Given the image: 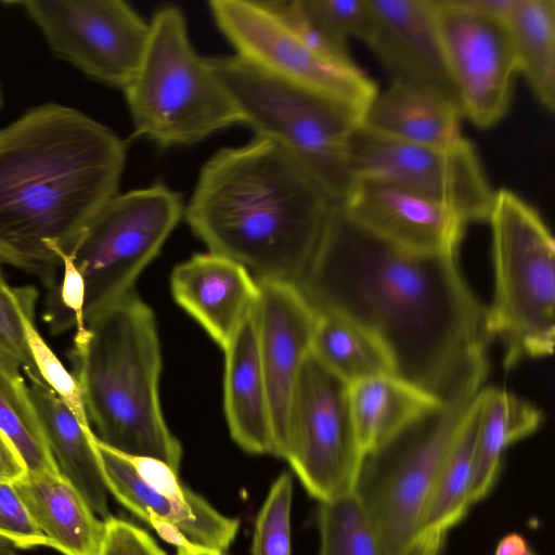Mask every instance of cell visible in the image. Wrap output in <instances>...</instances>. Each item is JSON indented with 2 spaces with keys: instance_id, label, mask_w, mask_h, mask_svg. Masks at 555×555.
<instances>
[{
  "instance_id": "1",
  "label": "cell",
  "mask_w": 555,
  "mask_h": 555,
  "mask_svg": "<svg viewBox=\"0 0 555 555\" xmlns=\"http://www.w3.org/2000/svg\"><path fill=\"white\" fill-rule=\"evenodd\" d=\"M297 285L315 311L359 325L383 348L395 375L441 402L488 377L487 307L457 254L392 244L335 202Z\"/></svg>"
},
{
  "instance_id": "4",
  "label": "cell",
  "mask_w": 555,
  "mask_h": 555,
  "mask_svg": "<svg viewBox=\"0 0 555 555\" xmlns=\"http://www.w3.org/2000/svg\"><path fill=\"white\" fill-rule=\"evenodd\" d=\"M69 352L95 437L179 472L182 448L159 400L162 352L153 310L135 289L98 314Z\"/></svg>"
},
{
  "instance_id": "29",
  "label": "cell",
  "mask_w": 555,
  "mask_h": 555,
  "mask_svg": "<svg viewBox=\"0 0 555 555\" xmlns=\"http://www.w3.org/2000/svg\"><path fill=\"white\" fill-rule=\"evenodd\" d=\"M477 396L465 415L438 476L418 539L425 535H446L447 531L465 516L472 505L470 488L477 424Z\"/></svg>"
},
{
  "instance_id": "25",
  "label": "cell",
  "mask_w": 555,
  "mask_h": 555,
  "mask_svg": "<svg viewBox=\"0 0 555 555\" xmlns=\"http://www.w3.org/2000/svg\"><path fill=\"white\" fill-rule=\"evenodd\" d=\"M541 410L499 387H482L477 396L470 502L485 498L500 472L506 448L532 434L541 424Z\"/></svg>"
},
{
  "instance_id": "14",
  "label": "cell",
  "mask_w": 555,
  "mask_h": 555,
  "mask_svg": "<svg viewBox=\"0 0 555 555\" xmlns=\"http://www.w3.org/2000/svg\"><path fill=\"white\" fill-rule=\"evenodd\" d=\"M94 446L107 491L164 540L176 546L186 538L219 550L232 543L238 521L183 486L168 464L119 452L96 437Z\"/></svg>"
},
{
  "instance_id": "39",
  "label": "cell",
  "mask_w": 555,
  "mask_h": 555,
  "mask_svg": "<svg viewBox=\"0 0 555 555\" xmlns=\"http://www.w3.org/2000/svg\"><path fill=\"white\" fill-rule=\"evenodd\" d=\"M444 537H425L417 541L411 555H440Z\"/></svg>"
},
{
  "instance_id": "21",
  "label": "cell",
  "mask_w": 555,
  "mask_h": 555,
  "mask_svg": "<svg viewBox=\"0 0 555 555\" xmlns=\"http://www.w3.org/2000/svg\"><path fill=\"white\" fill-rule=\"evenodd\" d=\"M460 105L441 92L401 81L378 92L361 126L395 140L437 147L453 146L465 138Z\"/></svg>"
},
{
  "instance_id": "13",
  "label": "cell",
  "mask_w": 555,
  "mask_h": 555,
  "mask_svg": "<svg viewBox=\"0 0 555 555\" xmlns=\"http://www.w3.org/2000/svg\"><path fill=\"white\" fill-rule=\"evenodd\" d=\"M354 179L404 186L443 202L468 223L488 221L495 191L468 140L437 147L395 140L359 125L350 142Z\"/></svg>"
},
{
  "instance_id": "31",
  "label": "cell",
  "mask_w": 555,
  "mask_h": 555,
  "mask_svg": "<svg viewBox=\"0 0 555 555\" xmlns=\"http://www.w3.org/2000/svg\"><path fill=\"white\" fill-rule=\"evenodd\" d=\"M11 296L22 322L27 348L39 376L61 398L81 425L91 428L78 380L56 357L36 325L37 289L33 286L11 287Z\"/></svg>"
},
{
  "instance_id": "27",
  "label": "cell",
  "mask_w": 555,
  "mask_h": 555,
  "mask_svg": "<svg viewBox=\"0 0 555 555\" xmlns=\"http://www.w3.org/2000/svg\"><path fill=\"white\" fill-rule=\"evenodd\" d=\"M22 373L16 362L0 353V434L26 472L61 474Z\"/></svg>"
},
{
  "instance_id": "24",
  "label": "cell",
  "mask_w": 555,
  "mask_h": 555,
  "mask_svg": "<svg viewBox=\"0 0 555 555\" xmlns=\"http://www.w3.org/2000/svg\"><path fill=\"white\" fill-rule=\"evenodd\" d=\"M348 397L353 427L364 454L441 403L393 373L372 375L348 385Z\"/></svg>"
},
{
  "instance_id": "5",
  "label": "cell",
  "mask_w": 555,
  "mask_h": 555,
  "mask_svg": "<svg viewBox=\"0 0 555 555\" xmlns=\"http://www.w3.org/2000/svg\"><path fill=\"white\" fill-rule=\"evenodd\" d=\"M207 60L242 124L278 143L335 202L343 201L354 181L350 142L360 120L330 98L237 54Z\"/></svg>"
},
{
  "instance_id": "12",
  "label": "cell",
  "mask_w": 555,
  "mask_h": 555,
  "mask_svg": "<svg viewBox=\"0 0 555 555\" xmlns=\"http://www.w3.org/2000/svg\"><path fill=\"white\" fill-rule=\"evenodd\" d=\"M53 53L88 77L124 89L142 59L149 24L121 0H24Z\"/></svg>"
},
{
  "instance_id": "16",
  "label": "cell",
  "mask_w": 555,
  "mask_h": 555,
  "mask_svg": "<svg viewBox=\"0 0 555 555\" xmlns=\"http://www.w3.org/2000/svg\"><path fill=\"white\" fill-rule=\"evenodd\" d=\"M340 204L366 230L422 253L457 254L469 224L443 202L374 179H354Z\"/></svg>"
},
{
  "instance_id": "40",
  "label": "cell",
  "mask_w": 555,
  "mask_h": 555,
  "mask_svg": "<svg viewBox=\"0 0 555 555\" xmlns=\"http://www.w3.org/2000/svg\"><path fill=\"white\" fill-rule=\"evenodd\" d=\"M176 547V555H224L222 550L193 543L188 539Z\"/></svg>"
},
{
  "instance_id": "37",
  "label": "cell",
  "mask_w": 555,
  "mask_h": 555,
  "mask_svg": "<svg viewBox=\"0 0 555 555\" xmlns=\"http://www.w3.org/2000/svg\"><path fill=\"white\" fill-rule=\"evenodd\" d=\"M26 473L21 457L0 434V483L14 482Z\"/></svg>"
},
{
  "instance_id": "17",
  "label": "cell",
  "mask_w": 555,
  "mask_h": 555,
  "mask_svg": "<svg viewBox=\"0 0 555 555\" xmlns=\"http://www.w3.org/2000/svg\"><path fill=\"white\" fill-rule=\"evenodd\" d=\"M256 280L258 344L272 417L273 455L281 457L287 409L301 365L310 352L317 311L297 284Z\"/></svg>"
},
{
  "instance_id": "20",
  "label": "cell",
  "mask_w": 555,
  "mask_h": 555,
  "mask_svg": "<svg viewBox=\"0 0 555 555\" xmlns=\"http://www.w3.org/2000/svg\"><path fill=\"white\" fill-rule=\"evenodd\" d=\"M223 352L224 412L230 435L246 452L273 455V426L259 353L256 305Z\"/></svg>"
},
{
  "instance_id": "7",
  "label": "cell",
  "mask_w": 555,
  "mask_h": 555,
  "mask_svg": "<svg viewBox=\"0 0 555 555\" xmlns=\"http://www.w3.org/2000/svg\"><path fill=\"white\" fill-rule=\"evenodd\" d=\"M491 228L493 294L487 307L490 339L506 369L545 358L555 343V243L540 214L516 193L495 191Z\"/></svg>"
},
{
  "instance_id": "32",
  "label": "cell",
  "mask_w": 555,
  "mask_h": 555,
  "mask_svg": "<svg viewBox=\"0 0 555 555\" xmlns=\"http://www.w3.org/2000/svg\"><path fill=\"white\" fill-rule=\"evenodd\" d=\"M292 490V477L284 472L272 485L258 514L254 555H291Z\"/></svg>"
},
{
  "instance_id": "18",
  "label": "cell",
  "mask_w": 555,
  "mask_h": 555,
  "mask_svg": "<svg viewBox=\"0 0 555 555\" xmlns=\"http://www.w3.org/2000/svg\"><path fill=\"white\" fill-rule=\"evenodd\" d=\"M370 4L374 28L367 46L392 81L437 90L459 104L433 0H370Z\"/></svg>"
},
{
  "instance_id": "9",
  "label": "cell",
  "mask_w": 555,
  "mask_h": 555,
  "mask_svg": "<svg viewBox=\"0 0 555 555\" xmlns=\"http://www.w3.org/2000/svg\"><path fill=\"white\" fill-rule=\"evenodd\" d=\"M183 216L181 195L163 183L117 193L96 211L68 253L85 282V325L134 289Z\"/></svg>"
},
{
  "instance_id": "30",
  "label": "cell",
  "mask_w": 555,
  "mask_h": 555,
  "mask_svg": "<svg viewBox=\"0 0 555 555\" xmlns=\"http://www.w3.org/2000/svg\"><path fill=\"white\" fill-rule=\"evenodd\" d=\"M320 555H384L356 491L322 502L319 508Z\"/></svg>"
},
{
  "instance_id": "26",
  "label": "cell",
  "mask_w": 555,
  "mask_h": 555,
  "mask_svg": "<svg viewBox=\"0 0 555 555\" xmlns=\"http://www.w3.org/2000/svg\"><path fill=\"white\" fill-rule=\"evenodd\" d=\"M518 73L548 112L555 107V0H514L504 17Z\"/></svg>"
},
{
  "instance_id": "15",
  "label": "cell",
  "mask_w": 555,
  "mask_h": 555,
  "mask_svg": "<svg viewBox=\"0 0 555 555\" xmlns=\"http://www.w3.org/2000/svg\"><path fill=\"white\" fill-rule=\"evenodd\" d=\"M443 55L463 117L489 128L507 113L518 74L503 17L433 0Z\"/></svg>"
},
{
  "instance_id": "6",
  "label": "cell",
  "mask_w": 555,
  "mask_h": 555,
  "mask_svg": "<svg viewBox=\"0 0 555 555\" xmlns=\"http://www.w3.org/2000/svg\"><path fill=\"white\" fill-rule=\"evenodd\" d=\"M149 26L138 69L122 89L135 133L171 147L242 124L208 60L192 47L180 9L162 7Z\"/></svg>"
},
{
  "instance_id": "19",
  "label": "cell",
  "mask_w": 555,
  "mask_h": 555,
  "mask_svg": "<svg viewBox=\"0 0 555 555\" xmlns=\"http://www.w3.org/2000/svg\"><path fill=\"white\" fill-rule=\"evenodd\" d=\"M170 288L175 301L222 350L259 296L257 280L245 267L212 251L176 266Z\"/></svg>"
},
{
  "instance_id": "22",
  "label": "cell",
  "mask_w": 555,
  "mask_h": 555,
  "mask_svg": "<svg viewBox=\"0 0 555 555\" xmlns=\"http://www.w3.org/2000/svg\"><path fill=\"white\" fill-rule=\"evenodd\" d=\"M46 439L62 476L103 520L111 517L91 428L85 427L38 376L25 377Z\"/></svg>"
},
{
  "instance_id": "42",
  "label": "cell",
  "mask_w": 555,
  "mask_h": 555,
  "mask_svg": "<svg viewBox=\"0 0 555 555\" xmlns=\"http://www.w3.org/2000/svg\"><path fill=\"white\" fill-rule=\"evenodd\" d=\"M2 105H3V92H2V87L0 83V108L2 107Z\"/></svg>"
},
{
  "instance_id": "10",
  "label": "cell",
  "mask_w": 555,
  "mask_h": 555,
  "mask_svg": "<svg viewBox=\"0 0 555 555\" xmlns=\"http://www.w3.org/2000/svg\"><path fill=\"white\" fill-rule=\"evenodd\" d=\"M363 456L348 385L310 351L291 396L281 457L322 503L354 490Z\"/></svg>"
},
{
  "instance_id": "36",
  "label": "cell",
  "mask_w": 555,
  "mask_h": 555,
  "mask_svg": "<svg viewBox=\"0 0 555 555\" xmlns=\"http://www.w3.org/2000/svg\"><path fill=\"white\" fill-rule=\"evenodd\" d=\"M99 555H167L144 530L126 520L111 516Z\"/></svg>"
},
{
  "instance_id": "35",
  "label": "cell",
  "mask_w": 555,
  "mask_h": 555,
  "mask_svg": "<svg viewBox=\"0 0 555 555\" xmlns=\"http://www.w3.org/2000/svg\"><path fill=\"white\" fill-rule=\"evenodd\" d=\"M0 261V353L16 362L24 376H39L26 345L24 331L11 287L5 281ZM41 378V377H40Z\"/></svg>"
},
{
  "instance_id": "38",
  "label": "cell",
  "mask_w": 555,
  "mask_h": 555,
  "mask_svg": "<svg viewBox=\"0 0 555 555\" xmlns=\"http://www.w3.org/2000/svg\"><path fill=\"white\" fill-rule=\"evenodd\" d=\"M495 555H535L519 534H508L498 544Z\"/></svg>"
},
{
  "instance_id": "41",
  "label": "cell",
  "mask_w": 555,
  "mask_h": 555,
  "mask_svg": "<svg viewBox=\"0 0 555 555\" xmlns=\"http://www.w3.org/2000/svg\"><path fill=\"white\" fill-rule=\"evenodd\" d=\"M0 555H18L15 550L11 546V544L4 540L0 539Z\"/></svg>"
},
{
  "instance_id": "34",
  "label": "cell",
  "mask_w": 555,
  "mask_h": 555,
  "mask_svg": "<svg viewBox=\"0 0 555 555\" xmlns=\"http://www.w3.org/2000/svg\"><path fill=\"white\" fill-rule=\"evenodd\" d=\"M0 539L22 548L50 546L48 538L28 513L12 482L0 483Z\"/></svg>"
},
{
  "instance_id": "23",
  "label": "cell",
  "mask_w": 555,
  "mask_h": 555,
  "mask_svg": "<svg viewBox=\"0 0 555 555\" xmlns=\"http://www.w3.org/2000/svg\"><path fill=\"white\" fill-rule=\"evenodd\" d=\"M12 485L50 547L64 555H99L105 521L61 474L26 472Z\"/></svg>"
},
{
  "instance_id": "8",
  "label": "cell",
  "mask_w": 555,
  "mask_h": 555,
  "mask_svg": "<svg viewBox=\"0 0 555 555\" xmlns=\"http://www.w3.org/2000/svg\"><path fill=\"white\" fill-rule=\"evenodd\" d=\"M486 380L468 384L364 454L354 491L384 555H411L443 463Z\"/></svg>"
},
{
  "instance_id": "3",
  "label": "cell",
  "mask_w": 555,
  "mask_h": 555,
  "mask_svg": "<svg viewBox=\"0 0 555 555\" xmlns=\"http://www.w3.org/2000/svg\"><path fill=\"white\" fill-rule=\"evenodd\" d=\"M335 201L278 143L255 137L216 152L184 209L209 251L267 279L298 284Z\"/></svg>"
},
{
  "instance_id": "33",
  "label": "cell",
  "mask_w": 555,
  "mask_h": 555,
  "mask_svg": "<svg viewBox=\"0 0 555 555\" xmlns=\"http://www.w3.org/2000/svg\"><path fill=\"white\" fill-rule=\"evenodd\" d=\"M305 12L325 33L347 43L357 38L369 43L374 28L370 0H299Z\"/></svg>"
},
{
  "instance_id": "28",
  "label": "cell",
  "mask_w": 555,
  "mask_h": 555,
  "mask_svg": "<svg viewBox=\"0 0 555 555\" xmlns=\"http://www.w3.org/2000/svg\"><path fill=\"white\" fill-rule=\"evenodd\" d=\"M310 351L347 385L392 373L379 344L359 325L335 313L317 311Z\"/></svg>"
},
{
  "instance_id": "11",
  "label": "cell",
  "mask_w": 555,
  "mask_h": 555,
  "mask_svg": "<svg viewBox=\"0 0 555 555\" xmlns=\"http://www.w3.org/2000/svg\"><path fill=\"white\" fill-rule=\"evenodd\" d=\"M214 21L237 55L337 102L361 124L378 89L357 66L313 50L272 1L212 0Z\"/></svg>"
},
{
  "instance_id": "2",
  "label": "cell",
  "mask_w": 555,
  "mask_h": 555,
  "mask_svg": "<svg viewBox=\"0 0 555 555\" xmlns=\"http://www.w3.org/2000/svg\"><path fill=\"white\" fill-rule=\"evenodd\" d=\"M127 147L109 128L56 103L0 129V261L36 276L52 297L61 259L117 194Z\"/></svg>"
}]
</instances>
